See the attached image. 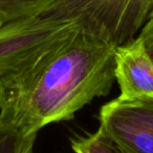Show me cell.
<instances>
[{"instance_id": "1", "label": "cell", "mask_w": 153, "mask_h": 153, "mask_svg": "<svg viewBox=\"0 0 153 153\" xmlns=\"http://www.w3.org/2000/svg\"><path fill=\"white\" fill-rule=\"evenodd\" d=\"M116 47L79 33L0 75V115L29 133L67 121L115 81Z\"/></svg>"}, {"instance_id": "2", "label": "cell", "mask_w": 153, "mask_h": 153, "mask_svg": "<svg viewBox=\"0 0 153 153\" xmlns=\"http://www.w3.org/2000/svg\"><path fill=\"white\" fill-rule=\"evenodd\" d=\"M100 128L125 153H153V101L118 98L99 111Z\"/></svg>"}, {"instance_id": "3", "label": "cell", "mask_w": 153, "mask_h": 153, "mask_svg": "<svg viewBox=\"0 0 153 153\" xmlns=\"http://www.w3.org/2000/svg\"><path fill=\"white\" fill-rule=\"evenodd\" d=\"M115 74L121 97L153 101V62L139 36L116 47Z\"/></svg>"}, {"instance_id": "4", "label": "cell", "mask_w": 153, "mask_h": 153, "mask_svg": "<svg viewBox=\"0 0 153 153\" xmlns=\"http://www.w3.org/2000/svg\"><path fill=\"white\" fill-rule=\"evenodd\" d=\"M37 134L25 132L0 115V153H34Z\"/></svg>"}, {"instance_id": "5", "label": "cell", "mask_w": 153, "mask_h": 153, "mask_svg": "<svg viewBox=\"0 0 153 153\" xmlns=\"http://www.w3.org/2000/svg\"><path fill=\"white\" fill-rule=\"evenodd\" d=\"M70 147L75 153H125L100 127L96 132L70 137Z\"/></svg>"}, {"instance_id": "6", "label": "cell", "mask_w": 153, "mask_h": 153, "mask_svg": "<svg viewBox=\"0 0 153 153\" xmlns=\"http://www.w3.org/2000/svg\"><path fill=\"white\" fill-rule=\"evenodd\" d=\"M41 0H0V26L22 17Z\"/></svg>"}, {"instance_id": "7", "label": "cell", "mask_w": 153, "mask_h": 153, "mask_svg": "<svg viewBox=\"0 0 153 153\" xmlns=\"http://www.w3.org/2000/svg\"><path fill=\"white\" fill-rule=\"evenodd\" d=\"M139 36L142 39L146 51L153 62V18L142 28Z\"/></svg>"}]
</instances>
